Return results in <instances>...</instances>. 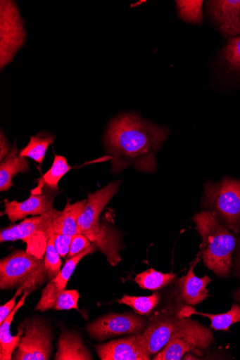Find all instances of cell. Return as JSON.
<instances>
[{"mask_svg": "<svg viewBox=\"0 0 240 360\" xmlns=\"http://www.w3.org/2000/svg\"><path fill=\"white\" fill-rule=\"evenodd\" d=\"M168 130L132 114L120 115L109 124L106 148L111 155L112 172L129 167L147 173L156 170V154L166 140Z\"/></svg>", "mask_w": 240, "mask_h": 360, "instance_id": "1", "label": "cell"}, {"mask_svg": "<svg viewBox=\"0 0 240 360\" xmlns=\"http://www.w3.org/2000/svg\"><path fill=\"white\" fill-rule=\"evenodd\" d=\"M193 221L202 238L200 255L204 265L217 276L227 278L236 245L235 236L210 210L196 214Z\"/></svg>", "mask_w": 240, "mask_h": 360, "instance_id": "2", "label": "cell"}, {"mask_svg": "<svg viewBox=\"0 0 240 360\" xmlns=\"http://www.w3.org/2000/svg\"><path fill=\"white\" fill-rule=\"evenodd\" d=\"M45 261L22 250H15L0 261V288L37 290L46 281Z\"/></svg>", "mask_w": 240, "mask_h": 360, "instance_id": "3", "label": "cell"}, {"mask_svg": "<svg viewBox=\"0 0 240 360\" xmlns=\"http://www.w3.org/2000/svg\"><path fill=\"white\" fill-rule=\"evenodd\" d=\"M201 204L232 233L240 232V180L226 177L218 183L208 181Z\"/></svg>", "mask_w": 240, "mask_h": 360, "instance_id": "4", "label": "cell"}, {"mask_svg": "<svg viewBox=\"0 0 240 360\" xmlns=\"http://www.w3.org/2000/svg\"><path fill=\"white\" fill-rule=\"evenodd\" d=\"M215 342L213 333L190 317L181 319L177 329L154 360H180L189 352L203 354Z\"/></svg>", "mask_w": 240, "mask_h": 360, "instance_id": "5", "label": "cell"}, {"mask_svg": "<svg viewBox=\"0 0 240 360\" xmlns=\"http://www.w3.org/2000/svg\"><path fill=\"white\" fill-rule=\"evenodd\" d=\"M61 211L53 209L48 213L26 219L18 224L4 229L0 242L22 240L27 245L26 251L44 259L48 240L53 233V221Z\"/></svg>", "mask_w": 240, "mask_h": 360, "instance_id": "6", "label": "cell"}, {"mask_svg": "<svg viewBox=\"0 0 240 360\" xmlns=\"http://www.w3.org/2000/svg\"><path fill=\"white\" fill-rule=\"evenodd\" d=\"M25 335L20 340L13 359L15 360H48L52 354V335L49 326L41 318L26 319Z\"/></svg>", "mask_w": 240, "mask_h": 360, "instance_id": "7", "label": "cell"}, {"mask_svg": "<svg viewBox=\"0 0 240 360\" xmlns=\"http://www.w3.org/2000/svg\"><path fill=\"white\" fill-rule=\"evenodd\" d=\"M146 327L144 319L128 312L103 316L88 324L86 329L92 338L104 341L121 335L142 334Z\"/></svg>", "mask_w": 240, "mask_h": 360, "instance_id": "8", "label": "cell"}, {"mask_svg": "<svg viewBox=\"0 0 240 360\" xmlns=\"http://www.w3.org/2000/svg\"><path fill=\"white\" fill-rule=\"evenodd\" d=\"M120 182L109 184L94 193H88L87 203L79 219L80 234L94 243L99 234L100 215L119 190Z\"/></svg>", "mask_w": 240, "mask_h": 360, "instance_id": "9", "label": "cell"}, {"mask_svg": "<svg viewBox=\"0 0 240 360\" xmlns=\"http://www.w3.org/2000/svg\"><path fill=\"white\" fill-rule=\"evenodd\" d=\"M178 310L165 311L150 319L142 336L151 356L158 354L175 333L182 319Z\"/></svg>", "mask_w": 240, "mask_h": 360, "instance_id": "10", "label": "cell"}, {"mask_svg": "<svg viewBox=\"0 0 240 360\" xmlns=\"http://www.w3.org/2000/svg\"><path fill=\"white\" fill-rule=\"evenodd\" d=\"M101 360H149L151 356L143 341L142 334L132 335L127 338L112 340L95 346Z\"/></svg>", "mask_w": 240, "mask_h": 360, "instance_id": "11", "label": "cell"}, {"mask_svg": "<svg viewBox=\"0 0 240 360\" xmlns=\"http://www.w3.org/2000/svg\"><path fill=\"white\" fill-rule=\"evenodd\" d=\"M59 193V190L44 186L42 194H32L25 202L6 200L4 214L13 223L28 215H44L53 209L54 198Z\"/></svg>", "mask_w": 240, "mask_h": 360, "instance_id": "12", "label": "cell"}, {"mask_svg": "<svg viewBox=\"0 0 240 360\" xmlns=\"http://www.w3.org/2000/svg\"><path fill=\"white\" fill-rule=\"evenodd\" d=\"M197 257L187 274L178 280L179 294L182 300L189 305L196 306L203 302L209 297L208 285L212 281L210 277L204 276L203 278L197 277L194 274V268L198 263Z\"/></svg>", "mask_w": 240, "mask_h": 360, "instance_id": "13", "label": "cell"}, {"mask_svg": "<svg viewBox=\"0 0 240 360\" xmlns=\"http://www.w3.org/2000/svg\"><path fill=\"white\" fill-rule=\"evenodd\" d=\"M210 9L225 34L234 37L240 34V0L210 1Z\"/></svg>", "mask_w": 240, "mask_h": 360, "instance_id": "14", "label": "cell"}, {"mask_svg": "<svg viewBox=\"0 0 240 360\" xmlns=\"http://www.w3.org/2000/svg\"><path fill=\"white\" fill-rule=\"evenodd\" d=\"M30 293L27 291L24 292L15 309L6 319L1 323V326H0V359L1 360H11L13 359V354L20 345L21 338L25 333V325L23 323L20 325L18 333L15 337L12 336L10 333L11 326L15 315L23 307Z\"/></svg>", "mask_w": 240, "mask_h": 360, "instance_id": "15", "label": "cell"}, {"mask_svg": "<svg viewBox=\"0 0 240 360\" xmlns=\"http://www.w3.org/2000/svg\"><path fill=\"white\" fill-rule=\"evenodd\" d=\"M87 203V200L71 204L68 200L64 210L54 219L53 230L56 235L74 237L80 234L79 219Z\"/></svg>", "mask_w": 240, "mask_h": 360, "instance_id": "16", "label": "cell"}, {"mask_svg": "<svg viewBox=\"0 0 240 360\" xmlns=\"http://www.w3.org/2000/svg\"><path fill=\"white\" fill-rule=\"evenodd\" d=\"M56 360H92L93 356L82 338L74 333L63 330L57 344Z\"/></svg>", "mask_w": 240, "mask_h": 360, "instance_id": "17", "label": "cell"}, {"mask_svg": "<svg viewBox=\"0 0 240 360\" xmlns=\"http://www.w3.org/2000/svg\"><path fill=\"white\" fill-rule=\"evenodd\" d=\"M19 154L15 143L9 154L0 163V191L2 192L8 191L13 186V179L18 174L30 172L28 160Z\"/></svg>", "mask_w": 240, "mask_h": 360, "instance_id": "18", "label": "cell"}, {"mask_svg": "<svg viewBox=\"0 0 240 360\" xmlns=\"http://www.w3.org/2000/svg\"><path fill=\"white\" fill-rule=\"evenodd\" d=\"M178 315L179 318L191 317L192 315H199L208 317L211 321V328L216 331H229L230 326L240 321V307L233 304L231 309L221 314H211L196 311L193 307L184 306L179 309Z\"/></svg>", "mask_w": 240, "mask_h": 360, "instance_id": "19", "label": "cell"}, {"mask_svg": "<svg viewBox=\"0 0 240 360\" xmlns=\"http://www.w3.org/2000/svg\"><path fill=\"white\" fill-rule=\"evenodd\" d=\"M72 169V167L68 165L67 160L65 157L55 155L52 167L43 177L39 180V186L37 188L32 191V194H42L44 186L58 190V182L64 175Z\"/></svg>", "mask_w": 240, "mask_h": 360, "instance_id": "20", "label": "cell"}, {"mask_svg": "<svg viewBox=\"0 0 240 360\" xmlns=\"http://www.w3.org/2000/svg\"><path fill=\"white\" fill-rule=\"evenodd\" d=\"M56 136L49 132H42L31 136L29 143L20 152V157L29 158L42 165L49 146L53 144Z\"/></svg>", "mask_w": 240, "mask_h": 360, "instance_id": "21", "label": "cell"}, {"mask_svg": "<svg viewBox=\"0 0 240 360\" xmlns=\"http://www.w3.org/2000/svg\"><path fill=\"white\" fill-rule=\"evenodd\" d=\"M176 277L173 273L163 274L151 269L137 275L134 281L143 289L157 290L168 285Z\"/></svg>", "mask_w": 240, "mask_h": 360, "instance_id": "22", "label": "cell"}, {"mask_svg": "<svg viewBox=\"0 0 240 360\" xmlns=\"http://www.w3.org/2000/svg\"><path fill=\"white\" fill-rule=\"evenodd\" d=\"M96 250H97L96 244L92 243L91 245L84 251L76 256L68 258V259L66 260L65 264L61 270L59 274L52 280L56 283L57 287L61 292L65 290L66 285L68 281H70L80 260L87 255L92 254L96 251Z\"/></svg>", "mask_w": 240, "mask_h": 360, "instance_id": "23", "label": "cell"}, {"mask_svg": "<svg viewBox=\"0 0 240 360\" xmlns=\"http://www.w3.org/2000/svg\"><path fill=\"white\" fill-rule=\"evenodd\" d=\"M160 294L154 292L150 297H130L124 295L121 300H118L120 304H125L130 307L136 313L142 315H148L158 304Z\"/></svg>", "mask_w": 240, "mask_h": 360, "instance_id": "24", "label": "cell"}, {"mask_svg": "<svg viewBox=\"0 0 240 360\" xmlns=\"http://www.w3.org/2000/svg\"><path fill=\"white\" fill-rule=\"evenodd\" d=\"M55 233H53L48 240L44 258L47 276L51 281L59 274L61 267V256L55 247Z\"/></svg>", "mask_w": 240, "mask_h": 360, "instance_id": "25", "label": "cell"}, {"mask_svg": "<svg viewBox=\"0 0 240 360\" xmlns=\"http://www.w3.org/2000/svg\"><path fill=\"white\" fill-rule=\"evenodd\" d=\"M180 17L187 22L199 23L203 20L202 5L203 1H177Z\"/></svg>", "mask_w": 240, "mask_h": 360, "instance_id": "26", "label": "cell"}, {"mask_svg": "<svg viewBox=\"0 0 240 360\" xmlns=\"http://www.w3.org/2000/svg\"><path fill=\"white\" fill-rule=\"evenodd\" d=\"M61 292L53 281H51L43 290L42 298L35 310L45 311L55 308L58 297Z\"/></svg>", "mask_w": 240, "mask_h": 360, "instance_id": "27", "label": "cell"}, {"mask_svg": "<svg viewBox=\"0 0 240 360\" xmlns=\"http://www.w3.org/2000/svg\"><path fill=\"white\" fill-rule=\"evenodd\" d=\"M224 56L232 70L240 72V37L232 38L228 41Z\"/></svg>", "mask_w": 240, "mask_h": 360, "instance_id": "28", "label": "cell"}, {"mask_svg": "<svg viewBox=\"0 0 240 360\" xmlns=\"http://www.w3.org/2000/svg\"><path fill=\"white\" fill-rule=\"evenodd\" d=\"M80 298V295L77 290H64L59 294L54 309L57 311L78 310Z\"/></svg>", "mask_w": 240, "mask_h": 360, "instance_id": "29", "label": "cell"}, {"mask_svg": "<svg viewBox=\"0 0 240 360\" xmlns=\"http://www.w3.org/2000/svg\"><path fill=\"white\" fill-rule=\"evenodd\" d=\"M91 243L87 237L82 234L77 235L73 237L70 252L68 257L71 258L89 248Z\"/></svg>", "mask_w": 240, "mask_h": 360, "instance_id": "30", "label": "cell"}, {"mask_svg": "<svg viewBox=\"0 0 240 360\" xmlns=\"http://www.w3.org/2000/svg\"><path fill=\"white\" fill-rule=\"evenodd\" d=\"M72 239L73 237L72 236L56 235L55 247L61 257H65V256H68L70 250Z\"/></svg>", "mask_w": 240, "mask_h": 360, "instance_id": "31", "label": "cell"}, {"mask_svg": "<svg viewBox=\"0 0 240 360\" xmlns=\"http://www.w3.org/2000/svg\"><path fill=\"white\" fill-rule=\"evenodd\" d=\"M22 292H23V290L21 288H18L14 297L0 308V323H3L15 309L16 306V300L21 295Z\"/></svg>", "mask_w": 240, "mask_h": 360, "instance_id": "32", "label": "cell"}, {"mask_svg": "<svg viewBox=\"0 0 240 360\" xmlns=\"http://www.w3.org/2000/svg\"><path fill=\"white\" fill-rule=\"evenodd\" d=\"M11 148L9 143L7 141L6 136L1 131V150H0V160L1 161L9 154Z\"/></svg>", "mask_w": 240, "mask_h": 360, "instance_id": "33", "label": "cell"}, {"mask_svg": "<svg viewBox=\"0 0 240 360\" xmlns=\"http://www.w3.org/2000/svg\"><path fill=\"white\" fill-rule=\"evenodd\" d=\"M234 273L236 276L240 279V238H239L236 245Z\"/></svg>", "mask_w": 240, "mask_h": 360, "instance_id": "34", "label": "cell"}, {"mask_svg": "<svg viewBox=\"0 0 240 360\" xmlns=\"http://www.w3.org/2000/svg\"><path fill=\"white\" fill-rule=\"evenodd\" d=\"M233 297L235 299L236 302L240 304V288L235 290L233 293Z\"/></svg>", "mask_w": 240, "mask_h": 360, "instance_id": "35", "label": "cell"}]
</instances>
